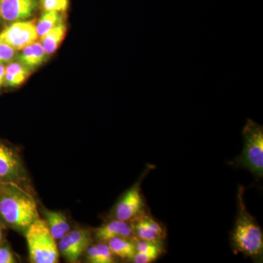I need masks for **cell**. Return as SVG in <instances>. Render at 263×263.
Instances as JSON below:
<instances>
[{
    "label": "cell",
    "mask_w": 263,
    "mask_h": 263,
    "mask_svg": "<svg viewBox=\"0 0 263 263\" xmlns=\"http://www.w3.org/2000/svg\"><path fill=\"white\" fill-rule=\"evenodd\" d=\"M37 204L32 192L14 183H0V221L25 232L39 219Z\"/></svg>",
    "instance_id": "1"
},
{
    "label": "cell",
    "mask_w": 263,
    "mask_h": 263,
    "mask_svg": "<svg viewBox=\"0 0 263 263\" xmlns=\"http://www.w3.org/2000/svg\"><path fill=\"white\" fill-rule=\"evenodd\" d=\"M245 188H238V213L232 233V243L236 252L254 259L260 258L263 252V235L253 216L247 211L245 202Z\"/></svg>",
    "instance_id": "2"
},
{
    "label": "cell",
    "mask_w": 263,
    "mask_h": 263,
    "mask_svg": "<svg viewBox=\"0 0 263 263\" xmlns=\"http://www.w3.org/2000/svg\"><path fill=\"white\" fill-rule=\"evenodd\" d=\"M29 259L34 263L58 262L60 252L46 221L37 219L25 231Z\"/></svg>",
    "instance_id": "3"
},
{
    "label": "cell",
    "mask_w": 263,
    "mask_h": 263,
    "mask_svg": "<svg viewBox=\"0 0 263 263\" xmlns=\"http://www.w3.org/2000/svg\"><path fill=\"white\" fill-rule=\"evenodd\" d=\"M242 135L243 137V152L235 160L240 167L249 170L258 177L263 174V127L260 124L247 119Z\"/></svg>",
    "instance_id": "4"
},
{
    "label": "cell",
    "mask_w": 263,
    "mask_h": 263,
    "mask_svg": "<svg viewBox=\"0 0 263 263\" xmlns=\"http://www.w3.org/2000/svg\"><path fill=\"white\" fill-rule=\"evenodd\" d=\"M0 183H14L33 193L32 184L18 150L0 139Z\"/></svg>",
    "instance_id": "5"
},
{
    "label": "cell",
    "mask_w": 263,
    "mask_h": 263,
    "mask_svg": "<svg viewBox=\"0 0 263 263\" xmlns=\"http://www.w3.org/2000/svg\"><path fill=\"white\" fill-rule=\"evenodd\" d=\"M38 38L34 21H18L13 22L0 32V43H5L15 51L35 42Z\"/></svg>",
    "instance_id": "6"
},
{
    "label": "cell",
    "mask_w": 263,
    "mask_h": 263,
    "mask_svg": "<svg viewBox=\"0 0 263 263\" xmlns=\"http://www.w3.org/2000/svg\"><path fill=\"white\" fill-rule=\"evenodd\" d=\"M144 201L141 195L140 181L124 194L114 210L116 219L129 221L143 214Z\"/></svg>",
    "instance_id": "7"
},
{
    "label": "cell",
    "mask_w": 263,
    "mask_h": 263,
    "mask_svg": "<svg viewBox=\"0 0 263 263\" xmlns=\"http://www.w3.org/2000/svg\"><path fill=\"white\" fill-rule=\"evenodd\" d=\"M39 6L38 0H0V20L5 23L27 20Z\"/></svg>",
    "instance_id": "8"
},
{
    "label": "cell",
    "mask_w": 263,
    "mask_h": 263,
    "mask_svg": "<svg viewBox=\"0 0 263 263\" xmlns=\"http://www.w3.org/2000/svg\"><path fill=\"white\" fill-rule=\"evenodd\" d=\"M135 219L133 228L138 239L152 242H162L164 239L165 231L163 227L152 216L142 214Z\"/></svg>",
    "instance_id": "9"
},
{
    "label": "cell",
    "mask_w": 263,
    "mask_h": 263,
    "mask_svg": "<svg viewBox=\"0 0 263 263\" xmlns=\"http://www.w3.org/2000/svg\"><path fill=\"white\" fill-rule=\"evenodd\" d=\"M134 234L133 226L128 221H119L116 219L103 224L95 230V236L102 242H107L116 237L129 238Z\"/></svg>",
    "instance_id": "10"
},
{
    "label": "cell",
    "mask_w": 263,
    "mask_h": 263,
    "mask_svg": "<svg viewBox=\"0 0 263 263\" xmlns=\"http://www.w3.org/2000/svg\"><path fill=\"white\" fill-rule=\"evenodd\" d=\"M47 57L42 44L35 41L21 50L16 59L31 71L42 65Z\"/></svg>",
    "instance_id": "11"
},
{
    "label": "cell",
    "mask_w": 263,
    "mask_h": 263,
    "mask_svg": "<svg viewBox=\"0 0 263 263\" xmlns=\"http://www.w3.org/2000/svg\"><path fill=\"white\" fill-rule=\"evenodd\" d=\"M46 222L55 240H60L70 231V226L67 218L60 212L46 210L45 212Z\"/></svg>",
    "instance_id": "12"
},
{
    "label": "cell",
    "mask_w": 263,
    "mask_h": 263,
    "mask_svg": "<svg viewBox=\"0 0 263 263\" xmlns=\"http://www.w3.org/2000/svg\"><path fill=\"white\" fill-rule=\"evenodd\" d=\"M30 70L18 62H10L5 67L4 84L10 88L21 86L27 80Z\"/></svg>",
    "instance_id": "13"
},
{
    "label": "cell",
    "mask_w": 263,
    "mask_h": 263,
    "mask_svg": "<svg viewBox=\"0 0 263 263\" xmlns=\"http://www.w3.org/2000/svg\"><path fill=\"white\" fill-rule=\"evenodd\" d=\"M67 27L64 20L41 37V44L48 56L57 51L65 37Z\"/></svg>",
    "instance_id": "14"
},
{
    "label": "cell",
    "mask_w": 263,
    "mask_h": 263,
    "mask_svg": "<svg viewBox=\"0 0 263 263\" xmlns=\"http://www.w3.org/2000/svg\"><path fill=\"white\" fill-rule=\"evenodd\" d=\"M112 254L122 259H133L136 253V243L124 237H116L107 241Z\"/></svg>",
    "instance_id": "15"
},
{
    "label": "cell",
    "mask_w": 263,
    "mask_h": 263,
    "mask_svg": "<svg viewBox=\"0 0 263 263\" xmlns=\"http://www.w3.org/2000/svg\"><path fill=\"white\" fill-rule=\"evenodd\" d=\"M87 260L91 263H112L114 262V254L105 242L91 246L86 249Z\"/></svg>",
    "instance_id": "16"
},
{
    "label": "cell",
    "mask_w": 263,
    "mask_h": 263,
    "mask_svg": "<svg viewBox=\"0 0 263 263\" xmlns=\"http://www.w3.org/2000/svg\"><path fill=\"white\" fill-rule=\"evenodd\" d=\"M64 20L65 16L63 13L55 11L44 12L36 23L38 37L41 38L46 35L53 27Z\"/></svg>",
    "instance_id": "17"
},
{
    "label": "cell",
    "mask_w": 263,
    "mask_h": 263,
    "mask_svg": "<svg viewBox=\"0 0 263 263\" xmlns=\"http://www.w3.org/2000/svg\"><path fill=\"white\" fill-rule=\"evenodd\" d=\"M58 249L62 257L70 262H78L84 252L73 241L69 233L60 240Z\"/></svg>",
    "instance_id": "18"
},
{
    "label": "cell",
    "mask_w": 263,
    "mask_h": 263,
    "mask_svg": "<svg viewBox=\"0 0 263 263\" xmlns=\"http://www.w3.org/2000/svg\"><path fill=\"white\" fill-rule=\"evenodd\" d=\"M136 243V252L138 253L153 254L160 257L162 254V242H152L148 240H140Z\"/></svg>",
    "instance_id": "19"
},
{
    "label": "cell",
    "mask_w": 263,
    "mask_h": 263,
    "mask_svg": "<svg viewBox=\"0 0 263 263\" xmlns=\"http://www.w3.org/2000/svg\"><path fill=\"white\" fill-rule=\"evenodd\" d=\"M70 0H41L40 6L43 12L55 11L65 13L68 9Z\"/></svg>",
    "instance_id": "20"
},
{
    "label": "cell",
    "mask_w": 263,
    "mask_h": 263,
    "mask_svg": "<svg viewBox=\"0 0 263 263\" xmlns=\"http://www.w3.org/2000/svg\"><path fill=\"white\" fill-rule=\"evenodd\" d=\"M69 234H70L73 241L83 252H85L89 247L90 236L89 232L84 229H81V228H77V229L70 230L69 232Z\"/></svg>",
    "instance_id": "21"
},
{
    "label": "cell",
    "mask_w": 263,
    "mask_h": 263,
    "mask_svg": "<svg viewBox=\"0 0 263 263\" xmlns=\"http://www.w3.org/2000/svg\"><path fill=\"white\" fill-rule=\"evenodd\" d=\"M16 55V51L5 43H0V63H9Z\"/></svg>",
    "instance_id": "22"
},
{
    "label": "cell",
    "mask_w": 263,
    "mask_h": 263,
    "mask_svg": "<svg viewBox=\"0 0 263 263\" xmlns=\"http://www.w3.org/2000/svg\"><path fill=\"white\" fill-rule=\"evenodd\" d=\"M16 262L15 255L9 246L3 241L0 245V263H13Z\"/></svg>",
    "instance_id": "23"
},
{
    "label": "cell",
    "mask_w": 263,
    "mask_h": 263,
    "mask_svg": "<svg viewBox=\"0 0 263 263\" xmlns=\"http://www.w3.org/2000/svg\"><path fill=\"white\" fill-rule=\"evenodd\" d=\"M158 258L157 256L153 254L138 253L136 252L134 257L133 258V262L136 263H149L154 262Z\"/></svg>",
    "instance_id": "24"
},
{
    "label": "cell",
    "mask_w": 263,
    "mask_h": 263,
    "mask_svg": "<svg viewBox=\"0 0 263 263\" xmlns=\"http://www.w3.org/2000/svg\"><path fill=\"white\" fill-rule=\"evenodd\" d=\"M5 67L4 64L0 63V89L4 84Z\"/></svg>",
    "instance_id": "25"
},
{
    "label": "cell",
    "mask_w": 263,
    "mask_h": 263,
    "mask_svg": "<svg viewBox=\"0 0 263 263\" xmlns=\"http://www.w3.org/2000/svg\"><path fill=\"white\" fill-rule=\"evenodd\" d=\"M4 241V230H3V226L0 222V245Z\"/></svg>",
    "instance_id": "26"
}]
</instances>
